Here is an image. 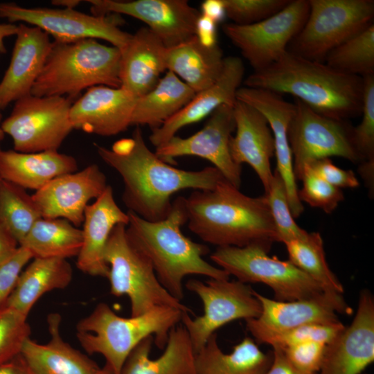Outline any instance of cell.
<instances>
[{"label":"cell","instance_id":"obj_1","mask_svg":"<svg viewBox=\"0 0 374 374\" xmlns=\"http://www.w3.org/2000/svg\"><path fill=\"white\" fill-rule=\"evenodd\" d=\"M101 159L121 177L122 199L129 211L150 222L164 220L172 208V196L184 189L212 190L225 179L214 166L186 170L161 159L147 146L140 127L130 138L111 148L96 145Z\"/></svg>","mask_w":374,"mask_h":374},{"label":"cell","instance_id":"obj_2","mask_svg":"<svg viewBox=\"0 0 374 374\" xmlns=\"http://www.w3.org/2000/svg\"><path fill=\"white\" fill-rule=\"evenodd\" d=\"M188 227L202 240L219 247L260 244L269 250L277 233L267 196L242 193L227 180L212 190L185 197Z\"/></svg>","mask_w":374,"mask_h":374},{"label":"cell","instance_id":"obj_3","mask_svg":"<svg viewBox=\"0 0 374 374\" xmlns=\"http://www.w3.org/2000/svg\"><path fill=\"white\" fill-rule=\"evenodd\" d=\"M244 84L290 94L318 114L335 119L346 120L362 112L363 78L289 51L269 66L254 71Z\"/></svg>","mask_w":374,"mask_h":374},{"label":"cell","instance_id":"obj_4","mask_svg":"<svg viewBox=\"0 0 374 374\" xmlns=\"http://www.w3.org/2000/svg\"><path fill=\"white\" fill-rule=\"evenodd\" d=\"M127 213L130 242L148 258L161 284L178 301L184 299L183 281L188 275L229 279L226 271L204 259L209 252L206 245L193 241L181 232V226L187 222L185 197L175 199L168 215L160 221L150 222L131 211Z\"/></svg>","mask_w":374,"mask_h":374},{"label":"cell","instance_id":"obj_5","mask_svg":"<svg viewBox=\"0 0 374 374\" xmlns=\"http://www.w3.org/2000/svg\"><path fill=\"white\" fill-rule=\"evenodd\" d=\"M184 312L158 306L140 316L123 317L105 303H100L75 327L77 339L89 355L98 354L112 374H120L131 351L150 336L160 349L166 345L170 330Z\"/></svg>","mask_w":374,"mask_h":374},{"label":"cell","instance_id":"obj_6","mask_svg":"<svg viewBox=\"0 0 374 374\" xmlns=\"http://www.w3.org/2000/svg\"><path fill=\"white\" fill-rule=\"evenodd\" d=\"M121 50L94 39L73 43L53 42L31 94L71 100L96 86L121 87Z\"/></svg>","mask_w":374,"mask_h":374},{"label":"cell","instance_id":"obj_7","mask_svg":"<svg viewBox=\"0 0 374 374\" xmlns=\"http://www.w3.org/2000/svg\"><path fill=\"white\" fill-rule=\"evenodd\" d=\"M126 226L119 224L113 229L105 249L110 293L128 297L132 317L140 316L158 306L191 313L190 308L161 284L150 261L130 242Z\"/></svg>","mask_w":374,"mask_h":374},{"label":"cell","instance_id":"obj_8","mask_svg":"<svg viewBox=\"0 0 374 374\" xmlns=\"http://www.w3.org/2000/svg\"><path fill=\"white\" fill-rule=\"evenodd\" d=\"M306 21L287 51L323 62L335 47L373 24V0H308Z\"/></svg>","mask_w":374,"mask_h":374},{"label":"cell","instance_id":"obj_9","mask_svg":"<svg viewBox=\"0 0 374 374\" xmlns=\"http://www.w3.org/2000/svg\"><path fill=\"white\" fill-rule=\"evenodd\" d=\"M269 251L260 244L219 247L210 258L220 268L240 282L267 285L272 289L278 301L305 299L326 292L289 260L269 256Z\"/></svg>","mask_w":374,"mask_h":374},{"label":"cell","instance_id":"obj_10","mask_svg":"<svg viewBox=\"0 0 374 374\" xmlns=\"http://www.w3.org/2000/svg\"><path fill=\"white\" fill-rule=\"evenodd\" d=\"M72 100L32 94L15 101L1 128L14 150L24 153L58 150L73 130L69 116Z\"/></svg>","mask_w":374,"mask_h":374},{"label":"cell","instance_id":"obj_11","mask_svg":"<svg viewBox=\"0 0 374 374\" xmlns=\"http://www.w3.org/2000/svg\"><path fill=\"white\" fill-rule=\"evenodd\" d=\"M186 287L199 296L204 308L201 316L192 319L188 312H184L181 319L195 353L218 328L237 319H256L261 313L255 291L239 280L210 278L204 283L190 279Z\"/></svg>","mask_w":374,"mask_h":374},{"label":"cell","instance_id":"obj_12","mask_svg":"<svg viewBox=\"0 0 374 374\" xmlns=\"http://www.w3.org/2000/svg\"><path fill=\"white\" fill-rule=\"evenodd\" d=\"M0 18L37 27L59 43L100 39L121 49L132 36L119 28L124 21L116 14L94 15L71 8H26L9 2L0 3Z\"/></svg>","mask_w":374,"mask_h":374},{"label":"cell","instance_id":"obj_13","mask_svg":"<svg viewBox=\"0 0 374 374\" xmlns=\"http://www.w3.org/2000/svg\"><path fill=\"white\" fill-rule=\"evenodd\" d=\"M295 113L288 129L296 180L309 162L330 157L362 162L353 141V129L345 120L325 116L295 99Z\"/></svg>","mask_w":374,"mask_h":374},{"label":"cell","instance_id":"obj_14","mask_svg":"<svg viewBox=\"0 0 374 374\" xmlns=\"http://www.w3.org/2000/svg\"><path fill=\"white\" fill-rule=\"evenodd\" d=\"M308 0H291L274 15L249 25L226 24L222 30L253 68L261 71L277 62L304 26Z\"/></svg>","mask_w":374,"mask_h":374},{"label":"cell","instance_id":"obj_15","mask_svg":"<svg viewBox=\"0 0 374 374\" xmlns=\"http://www.w3.org/2000/svg\"><path fill=\"white\" fill-rule=\"evenodd\" d=\"M235 129L233 106L222 105L211 115L202 129L195 134L181 138L175 136L157 148L155 154L172 164L175 158L196 156L210 161L226 180L239 188L242 166L233 160L229 148L231 134Z\"/></svg>","mask_w":374,"mask_h":374},{"label":"cell","instance_id":"obj_16","mask_svg":"<svg viewBox=\"0 0 374 374\" xmlns=\"http://www.w3.org/2000/svg\"><path fill=\"white\" fill-rule=\"evenodd\" d=\"M94 15H126L144 22L166 47L195 35L200 11L186 0H89Z\"/></svg>","mask_w":374,"mask_h":374},{"label":"cell","instance_id":"obj_17","mask_svg":"<svg viewBox=\"0 0 374 374\" xmlns=\"http://www.w3.org/2000/svg\"><path fill=\"white\" fill-rule=\"evenodd\" d=\"M107 186L105 175L93 163L53 179L32 195L42 217L64 219L78 227L89 201L99 197Z\"/></svg>","mask_w":374,"mask_h":374},{"label":"cell","instance_id":"obj_18","mask_svg":"<svg viewBox=\"0 0 374 374\" xmlns=\"http://www.w3.org/2000/svg\"><path fill=\"white\" fill-rule=\"evenodd\" d=\"M236 99L253 107L266 118L274 137L276 170L284 182L292 216L299 217L304 207L298 196L299 189L288 138L289 125L295 113V104L287 102L280 94L274 91L247 87L238 89Z\"/></svg>","mask_w":374,"mask_h":374},{"label":"cell","instance_id":"obj_19","mask_svg":"<svg viewBox=\"0 0 374 374\" xmlns=\"http://www.w3.org/2000/svg\"><path fill=\"white\" fill-rule=\"evenodd\" d=\"M374 361V299L368 290L359 294L351 324L327 344L319 374H360Z\"/></svg>","mask_w":374,"mask_h":374},{"label":"cell","instance_id":"obj_20","mask_svg":"<svg viewBox=\"0 0 374 374\" xmlns=\"http://www.w3.org/2000/svg\"><path fill=\"white\" fill-rule=\"evenodd\" d=\"M136 98L122 87H91L72 103L69 116L73 130L112 136L131 125Z\"/></svg>","mask_w":374,"mask_h":374},{"label":"cell","instance_id":"obj_21","mask_svg":"<svg viewBox=\"0 0 374 374\" xmlns=\"http://www.w3.org/2000/svg\"><path fill=\"white\" fill-rule=\"evenodd\" d=\"M261 304V313L256 319L247 320L259 328L281 331L313 323L339 322L337 314H350L352 308L342 294L323 292L305 299L280 301L270 299L255 291Z\"/></svg>","mask_w":374,"mask_h":374},{"label":"cell","instance_id":"obj_22","mask_svg":"<svg viewBox=\"0 0 374 374\" xmlns=\"http://www.w3.org/2000/svg\"><path fill=\"white\" fill-rule=\"evenodd\" d=\"M244 74L242 60L224 57L222 73L209 87L196 93L192 100L161 126L153 129L149 139L155 148L166 143L182 127L211 115L222 105L233 106Z\"/></svg>","mask_w":374,"mask_h":374},{"label":"cell","instance_id":"obj_23","mask_svg":"<svg viewBox=\"0 0 374 374\" xmlns=\"http://www.w3.org/2000/svg\"><path fill=\"white\" fill-rule=\"evenodd\" d=\"M10 64L0 82V109L10 103L31 94L53 42L40 28L18 25Z\"/></svg>","mask_w":374,"mask_h":374},{"label":"cell","instance_id":"obj_24","mask_svg":"<svg viewBox=\"0 0 374 374\" xmlns=\"http://www.w3.org/2000/svg\"><path fill=\"white\" fill-rule=\"evenodd\" d=\"M235 134L229 148L234 162L249 164L267 193L273 177L270 159L274 154L272 132L266 118L253 107L237 100L233 105Z\"/></svg>","mask_w":374,"mask_h":374},{"label":"cell","instance_id":"obj_25","mask_svg":"<svg viewBox=\"0 0 374 374\" xmlns=\"http://www.w3.org/2000/svg\"><path fill=\"white\" fill-rule=\"evenodd\" d=\"M129 216L117 204L113 189L108 185L103 194L85 208L82 222V245L77 256V267L91 276L107 278L109 267L105 249L113 229L127 225Z\"/></svg>","mask_w":374,"mask_h":374},{"label":"cell","instance_id":"obj_26","mask_svg":"<svg viewBox=\"0 0 374 374\" xmlns=\"http://www.w3.org/2000/svg\"><path fill=\"white\" fill-rule=\"evenodd\" d=\"M121 50L120 79L136 98L151 91L166 69V46L148 27L139 28Z\"/></svg>","mask_w":374,"mask_h":374},{"label":"cell","instance_id":"obj_27","mask_svg":"<svg viewBox=\"0 0 374 374\" xmlns=\"http://www.w3.org/2000/svg\"><path fill=\"white\" fill-rule=\"evenodd\" d=\"M61 321L60 314H49V340L44 344L30 338L26 341L21 355L28 364L39 374H112L62 338Z\"/></svg>","mask_w":374,"mask_h":374},{"label":"cell","instance_id":"obj_28","mask_svg":"<svg viewBox=\"0 0 374 374\" xmlns=\"http://www.w3.org/2000/svg\"><path fill=\"white\" fill-rule=\"evenodd\" d=\"M78 170L75 157L58 150L24 153L12 150L0 152L2 179L26 190H39L53 179Z\"/></svg>","mask_w":374,"mask_h":374},{"label":"cell","instance_id":"obj_29","mask_svg":"<svg viewBox=\"0 0 374 374\" xmlns=\"http://www.w3.org/2000/svg\"><path fill=\"white\" fill-rule=\"evenodd\" d=\"M152 336L142 340L129 354L120 374H196L195 352L186 328L175 326L163 353L150 357Z\"/></svg>","mask_w":374,"mask_h":374},{"label":"cell","instance_id":"obj_30","mask_svg":"<svg viewBox=\"0 0 374 374\" xmlns=\"http://www.w3.org/2000/svg\"><path fill=\"white\" fill-rule=\"evenodd\" d=\"M217 45L207 46L194 35L171 47H166V69L178 76L195 93L212 84L220 78L224 60Z\"/></svg>","mask_w":374,"mask_h":374},{"label":"cell","instance_id":"obj_31","mask_svg":"<svg viewBox=\"0 0 374 374\" xmlns=\"http://www.w3.org/2000/svg\"><path fill=\"white\" fill-rule=\"evenodd\" d=\"M72 277V267L67 260L34 258L21 273L3 307L13 309L28 317L43 295L55 290L66 288L71 283Z\"/></svg>","mask_w":374,"mask_h":374},{"label":"cell","instance_id":"obj_32","mask_svg":"<svg viewBox=\"0 0 374 374\" xmlns=\"http://www.w3.org/2000/svg\"><path fill=\"white\" fill-rule=\"evenodd\" d=\"M273 360V353H265L253 340L245 337L232 352L219 347L216 333L195 354L196 374H265Z\"/></svg>","mask_w":374,"mask_h":374},{"label":"cell","instance_id":"obj_33","mask_svg":"<svg viewBox=\"0 0 374 374\" xmlns=\"http://www.w3.org/2000/svg\"><path fill=\"white\" fill-rule=\"evenodd\" d=\"M195 92L170 71L149 92L138 98L131 125L155 129L173 116L195 96Z\"/></svg>","mask_w":374,"mask_h":374},{"label":"cell","instance_id":"obj_34","mask_svg":"<svg viewBox=\"0 0 374 374\" xmlns=\"http://www.w3.org/2000/svg\"><path fill=\"white\" fill-rule=\"evenodd\" d=\"M82 231L62 218L41 217L19 244L34 258L66 259L78 256Z\"/></svg>","mask_w":374,"mask_h":374},{"label":"cell","instance_id":"obj_35","mask_svg":"<svg viewBox=\"0 0 374 374\" xmlns=\"http://www.w3.org/2000/svg\"><path fill=\"white\" fill-rule=\"evenodd\" d=\"M289 260L318 283L325 291L342 294L344 287L330 269L326 259L323 239L318 232L284 243Z\"/></svg>","mask_w":374,"mask_h":374},{"label":"cell","instance_id":"obj_36","mask_svg":"<svg viewBox=\"0 0 374 374\" xmlns=\"http://www.w3.org/2000/svg\"><path fill=\"white\" fill-rule=\"evenodd\" d=\"M41 217L32 195L13 183L1 180L0 223L13 235L19 244Z\"/></svg>","mask_w":374,"mask_h":374},{"label":"cell","instance_id":"obj_37","mask_svg":"<svg viewBox=\"0 0 374 374\" xmlns=\"http://www.w3.org/2000/svg\"><path fill=\"white\" fill-rule=\"evenodd\" d=\"M326 64L342 73L362 78L374 74V25L333 48Z\"/></svg>","mask_w":374,"mask_h":374},{"label":"cell","instance_id":"obj_38","mask_svg":"<svg viewBox=\"0 0 374 374\" xmlns=\"http://www.w3.org/2000/svg\"><path fill=\"white\" fill-rule=\"evenodd\" d=\"M246 326L258 341L269 344L273 349L279 350L308 341H319L328 344L345 328L341 321L308 324L281 331L263 329L248 321H246Z\"/></svg>","mask_w":374,"mask_h":374},{"label":"cell","instance_id":"obj_39","mask_svg":"<svg viewBox=\"0 0 374 374\" xmlns=\"http://www.w3.org/2000/svg\"><path fill=\"white\" fill-rule=\"evenodd\" d=\"M265 195L274 222L277 242L285 243L307 235L308 232L298 226L292 216L284 182L276 170L269 188Z\"/></svg>","mask_w":374,"mask_h":374},{"label":"cell","instance_id":"obj_40","mask_svg":"<svg viewBox=\"0 0 374 374\" xmlns=\"http://www.w3.org/2000/svg\"><path fill=\"white\" fill-rule=\"evenodd\" d=\"M26 316L9 308H0V367L21 354L30 338Z\"/></svg>","mask_w":374,"mask_h":374},{"label":"cell","instance_id":"obj_41","mask_svg":"<svg viewBox=\"0 0 374 374\" xmlns=\"http://www.w3.org/2000/svg\"><path fill=\"white\" fill-rule=\"evenodd\" d=\"M361 114V123L353 129V144L362 161H374V74L363 78Z\"/></svg>","mask_w":374,"mask_h":374},{"label":"cell","instance_id":"obj_42","mask_svg":"<svg viewBox=\"0 0 374 374\" xmlns=\"http://www.w3.org/2000/svg\"><path fill=\"white\" fill-rule=\"evenodd\" d=\"M301 180L302 188L298 190L301 202L331 213L344 199L342 190L326 182L308 167L303 168Z\"/></svg>","mask_w":374,"mask_h":374},{"label":"cell","instance_id":"obj_43","mask_svg":"<svg viewBox=\"0 0 374 374\" xmlns=\"http://www.w3.org/2000/svg\"><path fill=\"white\" fill-rule=\"evenodd\" d=\"M226 16L233 24L249 25L279 12L290 0H222Z\"/></svg>","mask_w":374,"mask_h":374},{"label":"cell","instance_id":"obj_44","mask_svg":"<svg viewBox=\"0 0 374 374\" xmlns=\"http://www.w3.org/2000/svg\"><path fill=\"white\" fill-rule=\"evenodd\" d=\"M327 344L319 341L299 344L282 350L288 362L297 369L310 373L319 371Z\"/></svg>","mask_w":374,"mask_h":374},{"label":"cell","instance_id":"obj_45","mask_svg":"<svg viewBox=\"0 0 374 374\" xmlns=\"http://www.w3.org/2000/svg\"><path fill=\"white\" fill-rule=\"evenodd\" d=\"M30 252L22 246L0 262V308L12 292L19 277L30 260Z\"/></svg>","mask_w":374,"mask_h":374},{"label":"cell","instance_id":"obj_46","mask_svg":"<svg viewBox=\"0 0 374 374\" xmlns=\"http://www.w3.org/2000/svg\"><path fill=\"white\" fill-rule=\"evenodd\" d=\"M305 166L326 182L338 188H355L359 185L353 170H344L336 166L329 158L312 161L304 167Z\"/></svg>","mask_w":374,"mask_h":374},{"label":"cell","instance_id":"obj_47","mask_svg":"<svg viewBox=\"0 0 374 374\" xmlns=\"http://www.w3.org/2000/svg\"><path fill=\"white\" fill-rule=\"evenodd\" d=\"M216 25L211 19L200 15L196 24L195 36L202 44L207 46L217 44Z\"/></svg>","mask_w":374,"mask_h":374},{"label":"cell","instance_id":"obj_48","mask_svg":"<svg viewBox=\"0 0 374 374\" xmlns=\"http://www.w3.org/2000/svg\"><path fill=\"white\" fill-rule=\"evenodd\" d=\"M273 360L265 374H317L301 371L292 366L285 357L282 350L273 349Z\"/></svg>","mask_w":374,"mask_h":374},{"label":"cell","instance_id":"obj_49","mask_svg":"<svg viewBox=\"0 0 374 374\" xmlns=\"http://www.w3.org/2000/svg\"><path fill=\"white\" fill-rule=\"evenodd\" d=\"M201 15L211 19L216 24L226 17L222 0H206L201 5Z\"/></svg>","mask_w":374,"mask_h":374},{"label":"cell","instance_id":"obj_50","mask_svg":"<svg viewBox=\"0 0 374 374\" xmlns=\"http://www.w3.org/2000/svg\"><path fill=\"white\" fill-rule=\"evenodd\" d=\"M0 374H39L25 360L21 355H18L0 367Z\"/></svg>","mask_w":374,"mask_h":374},{"label":"cell","instance_id":"obj_51","mask_svg":"<svg viewBox=\"0 0 374 374\" xmlns=\"http://www.w3.org/2000/svg\"><path fill=\"white\" fill-rule=\"evenodd\" d=\"M19 246L17 240L0 223V262L11 256Z\"/></svg>","mask_w":374,"mask_h":374},{"label":"cell","instance_id":"obj_52","mask_svg":"<svg viewBox=\"0 0 374 374\" xmlns=\"http://www.w3.org/2000/svg\"><path fill=\"white\" fill-rule=\"evenodd\" d=\"M18 25L12 23H0V53H6L5 39L16 35Z\"/></svg>","mask_w":374,"mask_h":374},{"label":"cell","instance_id":"obj_53","mask_svg":"<svg viewBox=\"0 0 374 374\" xmlns=\"http://www.w3.org/2000/svg\"><path fill=\"white\" fill-rule=\"evenodd\" d=\"M81 3V1L77 0H55L52 1V4L60 6L62 8L75 9V8Z\"/></svg>","mask_w":374,"mask_h":374},{"label":"cell","instance_id":"obj_54","mask_svg":"<svg viewBox=\"0 0 374 374\" xmlns=\"http://www.w3.org/2000/svg\"><path fill=\"white\" fill-rule=\"evenodd\" d=\"M2 114H1V110L0 109V152L1 150V141H3V139H4V136H5V133L3 132L2 128H1V123H2Z\"/></svg>","mask_w":374,"mask_h":374},{"label":"cell","instance_id":"obj_55","mask_svg":"<svg viewBox=\"0 0 374 374\" xmlns=\"http://www.w3.org/2000/svg\"><path fill=\"white\" fill-rule=\"evenodd\" d=\"M1 180H2V179H1V175H0V183H1Z\"/></svg>","mask_w":374,"mask_h":374}]
</instances>
